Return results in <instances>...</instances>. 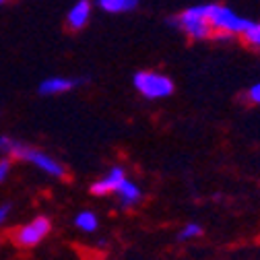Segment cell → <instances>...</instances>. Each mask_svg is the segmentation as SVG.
I'll list each match as a JSON object with an SVG mask.
<instances>
[{
	"instance_id": "obj_4",
	"label": "cell",
	"mask_w": 260,
	"mask_h": 260,
	"mask_svg": "<svg viewBox=\"0 0 260 260\" xmlns=\"http://www.w3.org/2000/svg\"><path fill=\"white\" fill-rule=\"evenodd\" d=\"M135 89L145 100H166L174 93V81L157 71H141L133 79Z\"/></svg>"
},
{
	"instance_id": "obj_5",
	"label": "cell",
	"mask_w": 260,
	"mask_h": 260,
	"mask_svg": "<svg viewBox=\"0 0 260 260\" xmlns=\"http://www.w3.org/2000/svg\"><path fill=\"white\" fill-rule=\"evenodd\" d=\"M50 232H52L50 217L38 215V217L31 219L29 223L21 225L19 230H15L11 238H13L15 246H19V248H36L42 240H46L50 236Z\"/></svg>"
},
{
	"instance_id": "obj_8",
	"label": "cell",
	"mask_w": 260,
	"mask_h": 260,
	"mask_svg": "<svg viewBox=\"0 0 260 260\" xmlns=\"http://www.w3.org/2000/svg\"><path fill=\"white\" fill-rule=\"evenodd\" d=\"M93 15V5L91 0H77V3L69 9L67 13V25L73 31H81L83 27H87V23L91 21Z\"/></svg>"
},
{
	"instance_id": "obj_14",
	"label": "cell",
	"mask_w": 260,
	"mask_h": 260,
	"mask_svg": "<svg viewBox=\"0 0 260 260\" xmlns=\"http://www.w3.org/2000/svg\"><path fill=\"white\" fill-rule=\"evenodd\" d=\"M246 97H248V102H250V104L260 106V83H254V85L248 89Z\"/></svg>"
},
{
	"instance_id": "obj_6",
	"label": "cell",
	"mask_w": 260,
	"mask_h": 260,
	"mask_svg": "<svg viewBox=\"0 0 260 260\" xmlns=\"http://www.w3.org/2000/svg\"><path fill=\"white\" fill-rule=\"evenodd\" d=\"M126 172L124 168L120 166H114L102 180H97L91 184V192L95 194V197H106V194H116V190L122 186V182L126 180Z\"/></svg>"
},
{
	"instance_id": "obj_1",
	"label": "cell",
	"mask_w": 260,
	"mask_h": 260,
	"mask_svg": "<svg viewBox=\"0 0 260 260\" xmlns=\"http://www.w3.org/2000/svg\"><path fill=\"white\" fill-rule=\"evenodd\" d=\"M0 151L7 153L9 157L27 161V164L36 166L38 170H42L44 174L52 176V178H64L67 176V168H64L60 161H56L52 155L36 149V147H29L25 143L13 141L11 137H0Z\"/></svg>"
},
{
	"instance_id": "obj_9",
	"label": "cell",
	"mask_w": 260,
	"mask_h": 260,
	"mask_svg": "<svg viewBox=\"0 0 260 260\" xmlns=\"http://www.w3.org/2000/svg\"><path fill=\"white\" fill-rule=\"evenodd\" d=\"M116 197H118V201H120L122 207L130 209V207H135V205L141 203L143 192H141V188H139L133 180H128V178H126V180L122 182V186L116 190Z\"/></svg>"
},
{
	"instance_id": "obj_12",
	"label": "cell",
	"mask_w": 260,
	"mask_h": 260,
	"mask_svg": "<svg viewBox=\"0 0 260 260\" xmlns=\"http://www.w3.org/2000/svg\"><path fill=\"white\" fill-rule=\"evenodd\" d=\"M242 38L246 40L248 46L260 50V21H258V23H250V27L246 29V34H244Z\"/></svg>"
},
{
	"instance_id": "obj_10",
	"label": "cell",
	"mask_w": 260,
	"mask_h": 260,
	"mask_svg": "<svg viewBox=\"0 0 260 260\" xmlns=\"http://www.w3.org/2000/svg\"><path fill=\"white\" fill-rule=\"evenodd\" d=\"M139 5V0H97V7L106 13L112 15H120V13H128Z\"/></svg>"
},
{
	"instance_id": "obj_11",
	"label": "cell",
	"mask_w": 260,
	"mask_h": 260,
	"mask_svg": "<svg viewBox=\"0 0 260 260\" xmlns=\"http://www.w3.org/2000/svg\"><path fill=\"white\" fill-rule=\"evenodd\" d=\"M75 225L85 234H93L97 230V225H100V219H97V215L93 211H83L75 217Z\"/></svg>"
},
{
	"instance_id": "obj_2",
	"label": "cell",
	"mask_w": 260,
	"mask_h": 260,
	"mask_svg": "<svg viewBox=\"0 0 260 260\" xmlns=\"http://www.w3.org/2000/svg\"><path fill=\"white\" fill-rule=\"evenodd\" d=\"M209 21L213 27V40L219 42H230L236 36H244L252 23L225 5H209Z\"/></svg>"
},
{
	"instance_id": "obj_15",
	"label": "cell",
	"mask_w": 260,
	"mask_h": 260,
	"mask_svg": "<svg viewBox=\"0 0 260 260\" xmlns=\"http://www.w3.org/2000/svg\"><path fill=\"white\" fill-rule=\"evenodd\" d=\"M11 174V159L9 157H3L0 159V184H3Z\"/></svg>"
},
{
	"instance_id": "obj_17",
	"label": "cell",
	"mask_w": 260,
	"mask_h": 260,
	"mask_svg": "<svg viewBox=\"0 0 260 260\" xmlns=\"http://www.w3.org/2000/svg\"><path fill=\"white\" fill-rule=\"evenodd\" d=\"M5 3H7V0H0V5H5Z\"/></svg>"
},
{
	"instance_id": "obj_16",
	"label": "cell",
	"mask_w": 260,
	"mask_h": 260,
	"mask_svg": "<svg viewBox=\"0 0 260 260\" xmlns=\"http://www.w3.org/2000/svg\"><path fill=\"white\" fill-rule=\"evenodd\" d=\"M11 211H13V205H11V203H5V205H0V225H3V223H5L7 219H9Z\"/></svg>"
},
{
	"instance_id": "obj_3",
	"label": "cell",
	"mask_w": 260,
	"mask_h": 260,
	"mask_svg": "<svg viewBox=\"0 0 260 260\" xmlns=\"http://www.w3.org/2000/svg\"><path fill=\"white\" fill-rule=\"evenodd\" d=\"M178 29L192 40H209L213 38V27L209 21V5H197L186 9L176 21H172Z\"/></svg>"
},
{
	"instance_id": "obj_13",
	"label": "cell",
	"mask_w": 260,
	"mask_h": 260,
	"mask_svg": "<svg viewBox=\"0 0 260 260\" xmlns=\"http://www.w3.org/2000/svg\"><path fill=\"white\" fill-rule=\"evenodd\" d=\"M201 234H203V227L199 223H186L180 230V234H178V240H182V242L194 240V238H199Z\"/></svg>"
},
{
	"instance_id": "obj_7",
	"label": "cell",
	"mask_w": 260,
	"mask_h": 260,
	"mask_svg": "<svg viewBox=\"0 0 260 260\" xmlns=\"http://www.w3.org/2000/svg\"><path fill=\"white\" fill-rule=\"evenodd\" d=\"M83 81L81 79H73V77H50V79H44L38 87L40 95H62V93H69L73 91L75 87H79Z\"/></svg>"
}]
</instances>
